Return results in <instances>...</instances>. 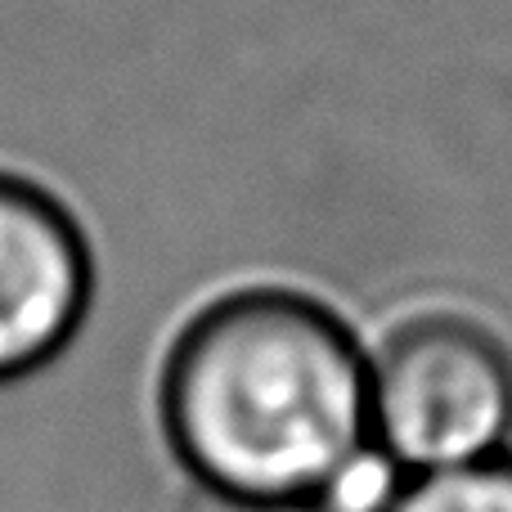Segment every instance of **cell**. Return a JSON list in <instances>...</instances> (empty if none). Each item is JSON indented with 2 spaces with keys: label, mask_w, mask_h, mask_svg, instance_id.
Here are the masks:
<instances>
[{
  "label": "cell",
  "mask_w": 512,
  "mask_h": 512,
  "mask_svg": "<svg viewBox=\"0 0 512 512\" xmlns=\"http://www.w3.org/2000/svg\"><path fill=\"white\" fill-rule=\"evenodd\" d=\"M153 414L162 454L207 499L319 512L373 459L369 346L301 288H230L171 337Z\"/></svg>",
  "instance_id": "cell-1"
},
{
  "label": "cell",
  "mask_w": 512,
  "mask_h": 512,
  "mask_svg": "<svg viewBox=\"0 0 512 512\" xmlns=\"http://www.w3.org/2000/svg\"><path fill=\"white\" fill-rule=\"evenodd\" d=\"M369 441L400 477L512 450V351L463 310H418L369 346Z\"/></svg>",
  "instance_id": "cell-2"
},
{
  "label": "cell",
  "mask_w": 512,
  "mask_h": 512,
  "mask_svg": "<svg viewBox=\"0 0 512 512\" xmlns=\"http://www.w3.org/2000/svg\"><path fill=\"white\" fill-rule=\"evenodd\" d=\"M95 301V256L45 185L0 171V387L54 364Z\"/></svg>",
  "instance_id": "cell-3"
},
{
  "label": "cell",
  "mask_w": 512,
  "mask_h": 512,
  "mask_svg": "<svg viewBox=\"0 0 512 512\" xmlns=\"http://www.w3.org/2000/svg\"><path fill=\"white\" fill-rule=\"evenodd\" d=\"M378 512H512V450L463 468L400 477Z\"/></svg>",
  "instance_id": "cell-4"
}]
</instances>
